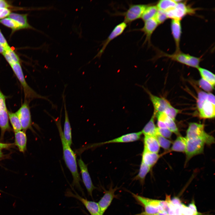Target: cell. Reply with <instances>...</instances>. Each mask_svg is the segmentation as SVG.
I'll return each mask as SVG.
<instances>
[{
    "instance_id": "cell-19",
    "label": "cell",
    "mask_w": 215,
    "mask_h": 215,
    "mask_svg": "<svg viewBox=\"0 0 215 215\" xmlns=\"http://www.w3.org/2000/svg\"><path fill=\"white\" fill-rule=\"evenodd\" d=\"M171 29L176 46V52H178L180 51L179 46L182 34V26L180 20L172 19Z\"/></svg>"
},
{
    "instance_id": "cell-27",
    "label": "cell",
    "mask_w": 215,
    "mask_h": 215,
    "mask_svg": "<svg viewBox=\"0 0 215 215\" xmlns=\"http://www.w3.org/2000/svg\"><path fill=\"white\" fill-rule=\"evenodd\" d=\"M158 10L156 5H148L143 12L141 19L144 22L154 18Z\"/></svg>"
},
{
    "instance_id": "cell-6",
    "label": "cell",
    "mask_w": 215,
    "mask_h": 215,
    "mask_svg": "<svg viewBox=\"0 0 215 215\" xmlns=\"http://www.w3.org/2000/svg\"><path fill=\"white\" fill-rule=\"evenodd\" d=\"M134 198L144 208V212L149 214H155L162 211L161 206L162 200L143 197L132 193Z\"/></svg>"
},
{
    "instance_id": "cell-16",
    "label": "cell",
    "mask_w": 215,
    "mask_h": 215,
    "mask_svg": "<svg viewBox=\"0 0 215 215\" xmlns=\"http://www.w3.org/2000/svg\"><path fill=\"white\" fill-rule=\"evenodd\" d=\"M143 88L149 95L154 108V112H164L166 109L171 105L169 102L165 99L154 95L145 87H143Z\"/></svg>"
},
{
    "instance_id": "cell-42",
    "label": "cell",
    "mask_w": 215,
    "mask_h": 215,
    "mask_svg": "<svg viewBox=\"0 0 215 215\" xmlns=\"http://www.w3.org/2000/svg\"><path fill=\"white\" fill-rule=\"evenodd\" d=\"M10 13V11L7 8H0V19L8 16Z\"/></svg>"
},
{
    "instance_id": "cell-48",
    "label": "cell",
    "mask_w": 215,
    "mask_h": 215,
    "mask_svg": "<svg viewBox=\"0 0 215 215\" xmlns=\"http://www.w3.org/2000/svg\"><path fill=\"white\" fill-rule=\"evenodd\" d=\"M155 215H168V214L165 211H160L155 214Z\"/></svg>"
},
{
    "instance_id": "cell-41",
    "label": "cell",
    "mask_w": 215,
    "mask_h": 215,
    "mask_svg": "<svg viewBox=\"0 0 215 215\" xmlns=\"http://www.w3.org/2000/svg\"><path fill=\"white\" fill-rule=\"evenodd\" d=\"M0 43L5 48L6 50L9 49L10 47L8 44L7 42L2 34L0 30Z\"/></svg>"
},
{
    "instance_id": "cell-3",
    "label": "cell",
    "mask_w": 215,
    "mask_h": 215,
    "mask_svg": "<svg viewBox=\"0 0 215 215\" xmlns=\"http://www.w3.org/2000/svg\"><path fill=\"white\" fill-rule=\"evenodd\" d=\"M185 137L187 139H201L204 142L205 144L208 145H211L215 142L214 137L205 131L204 125L196 122L189 123Z\"/></svg>"
},
{
    "instance_id": "cell-25",
    "label": "cell",
    "mask_w": 215,
    "mask_h": 215,
    "mask_svg": "<svg viewBox=\"0 0 215 215\" xmlns=\"http://www.w3.org/2000/svg\"><path fill=\"white\" fill-rule=\"evenodd\" d=\"M155 115L153 114L148 122L141 131L144 136H156L157 135V127L154 123Z\"/></svg>"
},
{
    "instance_id": "cell-11",
    "label": "cell",
    "mask_w": 215,
    "mask_h": 215,
    "mask_svg": "<svg viewBox=\"0 0 215 215\" xmlns=\"http://www.w3.org/2000/svg\"><path fill=\"white\" fill-rule=\"evenodd\" d=\"M78 163L80 169L82 180L88 194L92 197V192L96 188L93 183L88 172L87 165L80 158L78 159Z\"/></svg>"
},
{
    "instance_id": "cell-15",
    "label": "cell",
    "mask_w": 215,
    "mask_h": 215,
    "mask_svg": "<svg viewBox=\"0 0 215 215\" xmlns=\"http://www.w3.org/2000/svg\"><path fill=\"white\" fill-rule=\"evenodd\" d=\"M197 107L201 118L207 119L214 118L215 104L210 102L208 99V97L202 103Z\"/></svg>"
},
{
    "instance_id": "cell-23",
    "label": "cell",
    "mask_w": 215,
    "mask_h": 215,
    "mask_svg": "<svg viewBox=\"0 0 215 215\" xmlns=\"http://www.w3.org/2000/svg\"><path fill=\"white\" fill-rule=\"evenodd\" d=\"M15 144L20 151L24 153L27 148V137L25 131H19L15 132Z\"/></svg>"
},
{
    "instance_id": "cell-50",
    "label": "cell",
    "mask_w": 215,
    "mask_h": 215,
    "mask_svg": "<svg viewBox=\"0 0 215 215\" xmlns=\"http://www.w3.org/2000/svg\"><path fill=\"white\" fill-rule=\"evenodd\" d=\"M139 215H155V214H146L144 212L141 213L139 214Z\"/></svg>"
},
{
    "instance_id": "cell-32",
    "label": "cell",
    "mask_w": 215,
    "mask_h": 215,
    "mask_svg": "<svg viewBox=\"0 0 215 215\" xmlns=\"http://www.w3.org/2000/svg\"><path fill=\"white\" fill-rule=\"evenodd\" d=\"M176 4L173 0H161L158 1L156 6L158 9L167 12L174 8Z\"/></svg>"
},
{
    "instance_id": "cell-2",
    "label": "cell",
    "mask_w": 215,
    "mask_h": 215,
    "mask_svg": "<svg viewBox=\"0 0 215 215\" xmlns=\"http://www.w3.org/2000/svg\"><path fill=\"white\" fill-rule=\"evenodd\" d=\"M10 66L23 88L25 99V101L29 102L31 100L35 99H44L48 101L53 106V103L47 98L37 93L29 86L25 80L22 67L19 63H14L11 65Z\"/></svg>"
},
{
    "instance_id": "cell-49",
    "label": "cell",
    "mask_w": 215,
    "mask_h": 215,
    "mask_svg": "<svg viewBox=\"0 0 215 215\" xmlns=\"http://www.w3.org/2000/svg\"><path fill=\"white\" fill-rule=\"evenodd\" d=\"M2 149L0 148V158L2 157L3 155Z\"/></svg>"
},
{
    "instance_id": "cell-29",
    "label": "cell",
    "mask_w": 215,
    "mask_h": 215,
    "mask_svg": "<svg viewBox=\"0 0 215 215\" xmlns=\"http://www.w3.org/2000/svg\"><path fill=\"white\" fill-rule=\"evenodd\" d=\"M202 79L208 82L214 87L215 76L214 74L206 69L199 67L197 68Z\"/></svg>"
},
{
    "instance_id": "cell-7",
    "label": "cell",
    "mask_w": 215,
    "mask_h": 215,
    "mask_svg": "<svg viewBox=\"0 0 215 215\" xmlns=\"http://www.w3.org/2000/svg\"><path fill=\"white\" fill-rule=\"evenodd\" d=\"M187 139L185 153L186 154V163L194 156L203 152L205 143L202 139L193 138Z\"/></svg>"
},
{
    "instance_id": "cell-28",
    "label": "cell",
    "mask_w": 215,
    "mask_h": 215,
    "mask_svg": "<svg viewBox=\"0 0 215 215\" xmlns=\"http://www.w3.org/2000/svg\"><path fill=\"white\" fill-rule=\"evenodd\" d=\"M8 16L9 18L17 22L21 26L22 28L30 27L27 22L26 15L11 13Z\"/></svg>"
},
{
    "instance_id": "cell-31",
    "label": "cell",
    "mask_w": 215,
    "mask_h": 215,
    "mask_svg": "<svg viewBox=\"0 0 215 215\" xmlns=\"http://www.w3.org/2000/svg\"><path fill=\"white\" fill-rule=\"evenodd\" d=\"M9 119L14 131L17 132L22 129L20 120L16 113L8 111Z\"/></svg>"
},
{
    "instance_id": "cell-36",
    "label": "cell",
    "mask_w": 215,
    "mask_h": 215,
    "mask_svg": "<svg viewBox=\"0 0 215 215\" xmlns=\"http://www.w3.org/2000/svg\"><path fill=\"white\" fill-rule=\"evenodd\" d=\"M159 24H162L168 19L166 12L158 9L154 18Z\"/></svg>"
},
{
    "instance_id": "cell-47",
    "label": "cell",
    "mask_w": 215,
    "mask_h": 215,
    "mask_svg": "<svg viewBox=\"0 0 215 215\" xmlns=\"http://www.w3.org/2000/svg\"><path fill=\"white\" fill-rule=\"evenodd\" d=\"M5 51L6 49L0 43V53L3 54Z\"/></svg>"
},
{
    "instance_id": "cell-39",
    "label": "cell",
    "mask_w": 215,
    "mask_h": 215,
    "mask_svg": "<svg viewBox=\"0 0 215 215\" xmlns=\"http://www.w3.org/2000/svg\"><path fill=\"white\" fill-rule=\"evenodd\" d=\"M156 131L157 135H160L168 139L171 138L172 133L168 128H160L157 127Z\"/></svg>"
},
{
    "instance_id": "cell-51",
    "label": "cell",
    "mask_w": 215,
    "mask_h": 215,
    "mask_svg": "<svg viewBox=\"0 0 215 215\" xmlns=\"http://www.w3.org/2000/svg\"></svg>"
},
{
    "instance_id": "cell-45",
    "label": "cell",
    "mask_w": 215,
    "mask_h": 215,
    "mask_svg": "<svg viewBox=\"0 0 215 215\" xmlns=\"http://www.w3.org/2000/svg\"><path fill=\"white\" fill-rule=\"evenodd\" d=\"M9 7V5L5 1L0 0V8H7Z\"/></svg>"
},
{
    "instance_id": "cell-10",
    "label": "cell",
    "mask_w": 215,
    "mask_h": 215,
    "mask_svg": "<svg viewBox=\"0 0 215 215\" xmlns=\"http://www.w3.org/2000/svg\"><path fill=\"white\" fill-rule=\"evenodd\" d=\"M127 26V24L124 21L116 25L107 39L102 42L101 48L94 57V59L96 57H100L109 43L112 40L122 34Z\"/></svg>"
},
{
    "instance_id": "cell-26",
    "label": "cell",
    "mask_w": 215,
    "mask_h": 215,
    "mask_svg": "<svg viewBox=\"0 0 215 215\" xmlns=\"http://www.w3.org/2000/svg\"><path fill=\"white\" fill-rule=\"evenodd\" d=\"M8 111L5 110L0 112V128L2 136L6 131L10 129Z\"/></svg>"
},
{
    "instance_id": "cell-40",
    "label": "cell",
    "mask_w": 215,
    "mask_h": 215,
    "mask_svg": "<svg viewBox=\"0 0 215 215\" xmlns=\"http://www.w3.org/2000/svg\"><path fill=\"white\" fill-rule=\"evenodd\" d=\"M5 96L3 94L0 88V112L7 110Z\"/></svg>"
},
{
    "instance_id": "cell-44",
    "label": "cell",
    "mask_w": 215,
    "mask_h": 215,
    "mask_svg": "<svg viewBox=\"0 0 215 215\" xmlns=\"http://www.w3.org/2000/svg\"><path fill=\"white\" fill-rule=\"evenodd\" d=\"M173 204L176 206H179L181 204V202L179 199L177 198L174 197L171 200Z\"/></svg>"
},
{
    "instance_id": "cell-30",
    "label": "cell",
    "mask_w": 215,
    "mask_h": 215,
    "mask_svg": "<svg viewBox=\"0 0 215 215\" xmlns=\"http://www.w3.org/2000/svg\"><path fill=\"white\" fill-rule=\"evenodd\" d=\"M151 168L141 162L138 173L135 177L134 179L138 180L141 184L143 185L145 182V177L147 174L150 171Z\"/></svg>"
},
{
    "instance_id": "cell-46",
    "label": "cell",
    "mask_w": 215,
    "mask_h": 215,
    "mask_svg": "<svg viewBox=\"0 0 215 215\" xmlns=\"http://www.w3.org/2000/svg\"><path fill=\"white\" fill-rule=\"evenodd\" d=\"M11 144L4 143L0 142V148L3 149L8 148L11 146Z\"/></svg>"
},
{
    "instance_id": "cell-5",
    "label": "cell",
    "mask_w": 215,
    "mask_h": 215,
    "mask_svg": "<svg viewBox=\"0 0 215 215\" xmlns=\"http://www.w3.org/2000/svg\"><path fill=\"white\" fill-rule=\"evenodd\" d=\"M148 5L145 4H131L128 8L124 12H116L114 16H122L124 17V22L127 24H130L133 21L141 18L145 10Z\"/></svg>"
},
{
    "instance_id": "cell-34",
    "label": "cell",
    "mask_w": 215,
    "mask_h": 215,
    "mask_svg": "<svg viewBox=\"0 0 215 215\" xmlns=\"http://www.w3.org/2000/svg\"><path fill=\"white\" fill-rule=\"evenodd\" d=\"M0 22L14 30L22 29L21 26L17 22L9 18L1 19Z\"/></svg>"
},
{
    "instance_id": "cell-12",
    "label": "cell",
    "mask_w": 215,
    "mask_h": 215,
    "mask_svg": "<svg viewBox=\"0 0 215 215\" xmlns=\"http://www.w3.org/2000/svg\"><path fill=\"white\" fill-rule=\"evenodd\" d=\"M144 23L143 26L142 28L134 29L132 30L142 32L144 33V35L145 36V40L143 44L148 43L150 45L151 44L150 40L152 35L159 24L154 18L145 21Z\"/></svg>"
},
{
    "instance_id": "cell-24",
    "label": "cell",
    "mask_w": 215,
    "mask_h": 215,
    "mask_svg": "<svg viewBox=\"0 0 215 215\" xmlns=\"http://www.w3.org/2000/svg\"><path fill=\"white\" fill-rule=\"evenodd\" d=\"M186 142L187 139L185 137L180 135L178 136L173 143L170 150L173 151L185 152Z\"/></svg>"
},
{
    "instance_id": "cell-38",
    "label": "cell",
    "mask_w": 215,
    "mask_h": 215,
    "mask_svg": "<svg viewBox=\"0 0 215 215\" xmlns=\"http://www.w3.org/2000/svg\"><path fill=\"white\" fill-rule=\"evenodd\" d=\"M198 84L200 88L209 93H210L214 89V87L202 78L198 81Z\"/></svg>"
},
{
    "instance_id": "cell-35",
    "label": "cell",
    "mask_w": 215,
    "mask_h": 215,
    "mask_svg": "<svg viewBox=\"0 0 215 215\" xmlns=\"http://www.w3.org/2000/svg\"><path fill=\"white\" fill-rule=\"evenodd\" d=\"M156 136L160 147L165 150L169 149L171 143L170 140L159 135H157Z\"/></svg>"
},
{
    "instance_id": "cell-4",
    "label": "cell",
    "mask_w": 215,
    "mask_h": 215,
    "mask_svg": "<svg viewBox=\"0 0 215 215\" xmlns=\"http://www.w3.org/2000/svg\"><path fill=\"white\" fill-rule=\"evenodd\" d=\"M159 56L168 57L187 66L197 68L201 60L200 58L185 53L180 51L171 54L160 52Z\"/></svg>"
},
{
    "instance_id": "cell-37",
    "label": "cell",
    "mask_w": 215,
    "mask_h": 215,
    "mask_svg": "<svg viewBox=\"0 0 215 215\" xmlns=\"http://www.w3.org/2000/svg\"><path fill=\"white\" fill-rule=\"evenodd\" d=\"M179 110L173 107L171 105L169 106L164 112L168 116L175 121Z\"/></svg>"
},
{
    "instance_id": "cell-1",
    "label": "cell",
    "mask_w": 215,
    "mask_h": 215,
    "mask_svg": "<svg viewBox=\"0 0 215 215\" xmlns=\"http://www.w3.org/2000/svg\"><path fill=\"white\" fill-rule=\"evenodd\" d=\"M61 114L60 118H58L56 119L52 116H51L55 121L58 130L62 145L63 159L67 167L72 176V185L78 189L83 194H84L80 184L81 180L78 171L76 155L70 146L66 142L64 136L61 125Z\"/></svg>"
},
{
    "instance_id": "cell-33",
    "label": "cell",
    "mask_w": 215,
    "mask_h": 215,
    "mask_svg": "<svg viewBox=\"0 0 215 215\" xmlns=\"http://www.w3.org/2000/svg\"><path fill=\"white\" fill-rule=\"evenodd\" d=\"M3 54L5 59L10 65L14 63H19V57L10 48L6 50Z\"/></svg>"
},
{
    "instance_id": "cell-14",
    "label": "cell",
    "mask_w": 215,
    "mask_h": 215,
    "mask_svg": "<svg viewBox=\"0 0 215 215\" xmlns=\"http://www.w3.org/2000/svg\"><path fill=\"white\" fill-rule=\"evenodd\" d=\"M142 134L141 131L128 133L109 141L95 144L93 146H92L96 147L110 143L133 142L139 140L141 138Z\"/></svg>"
},
{
    "instance_id": "cell-22",
    "label": "cell",
    "mask_w": 215,
    "mask_h": 215,
    "mask_svg": "<svg viewBox=\"0 0 215 215\" xmlns=\"http://www.w3.org/2000/svg\"><path fill=\"white\" fill-rule=\"evenodd\" d=\"M159 157L160 155L158 153L151 152L144 149L141 162L151 168L156 164Z\"/></svg>"
},
{
    "instance_id": "cell-20",
    "label": "cell",
    "mask_w": 215,
    "mask_h": 215,
    "mask_svg": "<svg viewBox=\"0 0 215 215\" xmlns=\"http://www.w3.org/2000/svg\"><path fill=\"white\" fill-rule=\"evenodd\" d=\"M143 142L144 149L151 152L158 153L160 147L156 136H144Z\"/></svg>"
},
{
    "instance_id": "cell-21",
    "label": "cell",
    "mask_w": 215,
    "mask_h": 215,
    "mask_svg": "<svg viewBox=\"0 0 215 215\" xmlns=\"http://www.w3.org/2000/svg\"><path fill=\"white\" fill-rule=\"evenodd\" d=\"M63 101L64 102L65 119L63 135L67 142L70 146L72 144L71 128L70 122L68 113L67 110L64 96L63 95Z\"/></svg>"
},
{
    "instance_id": "cell-13",
    "label": "cell",
    "mask_w": 215,
    "mask_h": 215,
    "mask_svg": "<svg viewBox=\"0 0 215 215\" xmlns=\"http://www.w3.org/2000/svg\"><path fill=\"white\" fill-rule=\"evenodd\" d=\"M67 196L76 198L84 205L91 215H101L98 203L87 200L76 193L74 194L70 191L67 192Z\"/></svg>"
},
{
    "instance_id": "cell-17",
    "label": "cell",
    "mask_w": 215,
    "mask_h": 215,
    "mask_svg": "<svg viewBox=\"0 0 215 215\" xmlns=\"http://www.w3.org/2000/svg\"><path fill=\"white\" fill-rule=\"evenodd\" d=\"M117 188H113L111 187L105 192L104 194L98 203L101 215H103L110 205L115 197V192Z\"/></svg>"
},
{
    "instance_id": "cell-9",
    "label": "cell",
    "mask_w": 215,
    "mask_h": 215,
    "mask_svg": "<svg viewBox=\"0 0 215 215\" xmlns=\"http://www.w3.org/2000/svg\"><path fill=\"white\" fill-rule=\"evenodd\" d=\"M29 102L24 101L15 113L20 122L22 129L25 131L31 127L32 120Z\"/></svg>"
},
{
    "instance_id": "cell-43",
    "label": "cell",
    "mask_w": 215,
    "mask_h": 215,
    "mask_svg": "<svg viewBox=\"0 0 215 215\" xmlns=\"http://www.w3.org/2000/svg\"><path fill=\"white\" fill-rule=\"evenodd\" d=\"M188 208L191 209L194 214H197L196 208L194 202L189 204Z\"/></svg>"
},
{
    "instance_id": "cell-18",
    "label": "cell",
    "mask_w": 215,
    "mask_h": 215,
    "mask_svg": "<svg viewBox=\"0 0 215 215\" xmlns=\"http://www.w3.org/2000/svg\"><path fill=\"white\" fill-rule=\"evenodd\" d=\"M155 117H156L158 121L163 123L166 127L173 133L176 135H180L178 129L175 121L168 116L164 112L153 113Z\"/></svg>"
},
{
    "instance_id": "cell-8",
    "label": "cell",
    "mask_w": 215,
    "mask_h": 215,
    "mask_svg": "<svg viewBox=\"0 0 215 215\" xmlns=\"http://www.w3.org/2000/svg\"><path fill=\"white\" fill-rule=\"evenodd\" d=\"M184 1L177 3L174 8L166 12L168 19L180 20L186 15L195 13V10Z\"/></svg>"
}]
</instances>
